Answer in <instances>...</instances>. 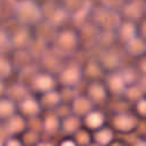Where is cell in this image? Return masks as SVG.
Wrapping results in <instances>:
<instances>
[{
    "mask_svg": "<svg viewBox=\"0 0 146 146\" xmlns=\"http://www.w3.org/2000/svg\"><path fill=\"white\" fill-rule=\"evenodd\" d=\"M21 110L26 115H34L39 112V105L34 99L26 98L21 104Z\"/></svg>",
    "mask_w": 146,
    "mask_h": 146,
    "instance_id": "4fadbf2b",
    "label": "cell"
},
{
    "mask_svg": "<svg viewBox=\"0 0 146 146\" xmlns=\"http://www.w3.org/2000/svg\"><path fill=\"white\" fill-rule=\"evenodd\" d=\"M14 113V103L9 99H0V116L6 117Z\"/></svg>",
    "mask_w": 146,
    "mask_h": 146,
    "instance_id": "2e32d148",
    "label": "cell"
},
{
    "mask_svg": "<svg viewBox=\"0 0 146 146\" xmlns=\"http://www.w3.org/2000/svg\"><path fill=\"white\" fill-rule=\"evenodd\" d=\"M10 73V64L2 57H0V81Z\"/></svg>",
    "mask_w": 146,
    "mask_h": 146,
    "instance_id": "7402d4cb",
    "label": "cell"
},
{
    "mask_svg": "<svg viewBox=\"0 0 146 146\" xmlns=\"http://www.w3.org/2000/svg\"><path fill=\"white\" fill-rule=\"evenodd\" d=\"M89 95L90 97L96 100V102H100L105 98V89L103 88V86L98 84V83H95L90 87L89 89Z\"/></svg>",
    "mask_w": 146,
    "mask_h": 146,
    "instance_id": "9a60e30c",
    "label": "cell"
},
{
    "mask_svg": "<svg viewBox=\"0 0 146 146\" xmlns=\"http://www.w3.org/2000/svg\"><path fill=\"white\" fill-rule=\"evenodd\" d=\"M15 16L19 21V23L24 25H33L41 19V10L40 8L30 0L19 1L15 8Z\"/></svg>",
    "mask_w": 146,
    "mask_h": 146,
    "instance_id": "6da1fadb",
    "label": "cell"
},
{
    "mask_svg": "<svg viewBox=\"0 0 146 146\" xmlns=\"http://www.w3.org/2000/svg\"><path fill=\"white\" fill-rule=\"evenodd\" d=\"M5 146H22V144L16 139H9Z\"/></svg>",
    "mask_w": 146,
    "mask_h": 146,
    "instance_id": "484cf974",
    "label": "cell"
},
{
    "mask_svg": "<svg viewBox=\"0 0 146 146\" xmlns=\"http://www.w3.org/2000/svg\"><path fill=\"white\" fill-rule=\"evenodd\" d=\"M144 11L143 2L139 0H133L124 7V14L130 18H138Z\"/></svg>",
    "mask_w": 146,
    "mask_h": 146,
    "instance_id": "ba28073f",
    "label": "cell"
},
{
    "mask_svg": "<svg viewBox=\"0 0 146 146\" xmlns=\"http://www.w3.org/2000/svg\"><path fill=\"white\" fill-rule=\"evenodd\" d=\"M137 111L141 115H146V99H141L137 104Z\"/></svg>",
    "mask_w": 146,
    "mask_h": 146,
    "instance_id": "603a6c76",
    "label": "cell"
},
{
    "mask_svg": "<svg viewBox=\"0 0 146 146\" xmlns=\"http://www.w3.org/2000/svg\"><path fill=\"white\" fill-rule=\"evenodd\" d=\"M63 127L67 132H74L79 128V120L75 117H68L64 121Z\"/></svg>",
    "mask_w": 146,
    "mask_h": 146,
    "instance_id": "d6986e66",
    "label": "cell"
},
{
    "mask_svg": "<svg viewBox=\"0 0 146 146\" xmlns=\"http://www.w3.org/2000/svg\"><path fill=\"white\" fill-rule=\"evenodd\" d=\"M60 146H76V144L73 141V140H64Z\"/></svg>",
    "mask_w": 146,
    "mask_h": 146,
    "instance_id": "4316f807",
    "label": "cell"
},
{
    "mask_svg": "<svg viewBox=\"0 0 146 146\" xmlns=\"http://www.w3.org/2000/svg\"><path fill=\"white\" fill-rule=\"evenodd\" d=\"M127 46L129 52L133 56H138L146 50V44L143 42V39H139L137 36L131 39L129 42H127Z\"/></svg>",
    "mask_w": 146,
    "mask_h": 146,
    "instance_id": "30bf717a",
    "label": "cell"
},
{
    "mask_svg": "<svg viewBox=\"0 0 146 146\" xmlns=\"http://www.w3.org/2000/svg\"><path fill=\"white\" fill-rule=\"evenodd\" d=\"M112 138H113V133L108 129H102V130L97 131L95 135V139L98 145H107V144H110Z\"/></svg>",
    "mask_w": 146,
    "mask_h": 146,
    "instance_id": "5bb4252c",
    "label": "cell"
},
{
    "mask_svg": "<svg viewBox=\"0 0 146 146\" xmlns=\"http://www.w3.org/2000/svg\"><path fill=\"white\" fill-rule=\"evenodd\" d=\"M80 76H81L80 70L76 66H70V67L65 68L62 72V75H60L62 81L66 86H73V84H75L76 82H79Z\"/></svg>",
    "mask_w": 146,
    "mask_h": 146,
    "instance_id": "5b68a950",
    "label": "cell"
},
{
    "mask_svg": "<svg viewBox=\"0 0 146 146\" xmlns=\"http://www.w3.org/2000/svg\"><path fill=\"white\" fill-rule=\"evenodd\" d=\"M112 146H120V145H117V144H114V145H112Z\"/></svg>",
    "mask_w": 146,
    "mask_h": 146,
    "instance_id": "f546056e",
    "label": "cell"
},
{
    "mask_svg": "<svg viewBox=\"0 0 146 146\" xmlns=\"http://www.w3.org/2000/svg\"><path fill=\"white\" fill-rule=\"evenodd\" d=\"M0 44H1V49H7L8 46H9V40L7 39V36L5 34H1L0 33Z\"/></svg>",
    "mask_w": 146,
    "mask_h": 146,
    "instance_id": "cb8c5ba5",
    "label": "cell"
},
{
    "mask_svg": "<svg viewBox=\"0 0 146 146\" xmlns=\"http://www.w3.org/2000/svg\"><path fill=\"white\" fill-rule=\"evenodd\" d=\"M43 100H44V103L48 106H52V105H56L59 102V96H58L57 92H55V91L51 90V91L46 92V95L43 97Z\"/></svg>",
    "mask_w": 146,
    "mask_h": 146,
    "instance_id": "ffe728a7",
    "label": "cell"
},
{
    "mask_svg": "<svg viewBox=\"0 0 146 146\" xmlns=\"http://www.w3.org/2000/svg\"><path fill=\"white\" fill-rule=\"evenodd\" d=\"M110 87L115 92H121L124 89V79L121 75H114L110 79Z\"/></svg>",
    "mask_w": 146,
    "mask_h": 146,
    "instance_id": "e0dca14e",
    "label": "cell"
},
{
    "mask_svg": "<svg viewBox=\"0 0 146 146\" xmlns=\"http://www.w3.org/2000/svg\"><path fill=\"white\" fill-rule=\"evenodd\" d=\"M120 36L125 42H129L131 39L136 38V29L133 24H131L130 22L122 24L120 27Z\"/></svg>",
    "mask_w": 146,
    "mask_h": 146,
    "instance_id": "7c38bea8",
    "label": "cell"
},
{
    "mask_svg": "<svg viewBox=\"0 0 146 146\" xmlns=\"http://www.w3.org/2000/svg\"><path fill=\"white\" fill-rule=\"evenodd\" d=\"M2 91H3V86H2V83H1V81H0V95L2 94Z\"/></svg>",
    "mask_w": 146,
    "mask_h": 146,
    "instance_id": "f1b7e54d",
    "label": "cell"
},
{
    "mask_svg": "<svg viewBox=\"0 0 146 146\" xmlns=\"http://www.w3.org/2000/svg\"><path fill=\"white\" fill-rule=\"evenodd\" d=\"M58 120L55 117V116H49L44 121V128L47 131H50V132H54L58 129Z\"/></svg>",
    "mask_w": 146,
    "mask_h": 146,
    "instance_id": "44dd1931",
    "label": "cell"
},
{
    "mask_svg": "<svg viewBox=\"0 0 146 146\" xmlns=\"http://www.w3.org/2000/svg\"><path fill=\"white\" fill-rule=\"evenodd\" d=\"M8 127H9L10 132L17 133V132H19V131L23 130V128H24V122H23V120H22L19 116H14V117L10 119Z\"/></svg>",
    "mask_w": 146,
    "mask_h": 146,
    "instance_id": "ac0fdd59",
    "label": "cell"
},
{
    "mask_svg": "<svg viewBox=\"0 0 146 146\" xmlns=\"http://www.w3.org/2000/svg\"><path fill=\"white\" fill-rule=\"evenodd\" d=\"M113 123H114L115 128L119 129L120 131H130L131 129H133V127L136 124V121L130 115L121 114V115H117L114 119Z\"/></svg>",
    "mask_w": 146,
    "mask_h": 146,
    "instance_id": "8992f818",
    "label": "cell"
},
{
    "mask_svg": "<svg viewBox=\"0 0 146 146\" xmlns=\"http://www.w3.org/2000/svg\"><path fill=\"white\" fill-rule=\"evenodd\" d=\"M96 22L104 29L111 30L119 24V16L116 15L115 11L111 9H105V10H100L97 13Z\"/></svg>",
    "mask_w": 146,
    "mask_h": 146,
    "instance_id": "7a4b0ae2",
    "label": "cell"
},
{
    "mask_svg": "<svg viewBox=\"0 0 146 146\" xmlns=\"http://www.w3.org/2000/svg\"><path fill=\"white\" fill-rule=\"evenodd\" d=\"M76 139H78V141H81L82 144L88 143V136H87V133H83V131L78 132V135H76Z\"/></svg>",
    "mask_w": 146,
    "mask_h": 146,
    "instance_id": "d4e9b609",
    "label": "cell"
},
{
    "mask_svg": "<svg viewBox=\"0 0 146 146\" xmlns=\"http://www.w3.org/2000/svg\"><path fill=\"white\" fill-rule=\"evenodd\" d=\"M38 146H52V145H50V144H48V143H41V144H39Z\"/></svg>",
    "mask_w": 146,
    "mask_h": 146,
    "instance_id": "83f0119b",
    "label": "cell"
},
{
    "mask_svg": "<svg viewBox=\"0 0 146 146\" xmlns=\"http://www.w3.org/2000/svg\"><path fill=\"white\" fill-rule=\"evenodd\" d=\"M0 146H3V145H2V143H1V141H0Z\"/></svg>",
    "mask_w": 146,
    "mask_h": 146,
    "instance_id": "4dcf8cb0",
    "label": "cell"
},
{
    "mask_svg": "<svg viewBox=\"0 0 146 146\" xmlns=\"http://www.w3.org/2000/svg\"><path fill=\"white\" fill-rule=\"evenodd\" d=\"M104 122V117L99 112H89L86 115V124L91 129H98Z\"/></svg>",
    "mask_w": 146,
    "mask_h": 146,
    "instance_id": "8fae6325",
    "label": "cell"
},
{
    "mask_svg": "<svg viewBox=\"0 0 146 146\" xmlns=\"http://www.w3.org/2000/svg\"><path fill=\"white\" fill-rule=\"evenodd\" d=\"M66 11L75 17H80L88 13L89 1L88 0H66Z\"/></svg>",
    "mask_w": 146,
    "mask_h": 146,
    "instance_id": "3957f363",
    "label": "cell"
},
{
    "mask_svg": "<svg viewBox=\"0 0 146 146\" xmlns=\"http://www.w3.org/2000/svg\"><path fill=\"white\" fill-rule=\"evenodd\" d=\"M76 44V36L70 31L63 32L57 39V48L60 51H72Z\"/></svg>",
    "mask_w": 146,
    "mask_h": 146,
    "instance_id": "277c9868",
    "label": "cell"
},
{
    "mask_svg": "<svg viewBox=\"0 0 146 146\" xmlns=\"http://www.w3.org/2000/svg\"><path fill=\"white\" fill-rule=\"evenodd\" d=\"M90 108H91V104L87 98L80 97L75 99L73 103V111L78 115H87L90 112Z\"/></svg>",
    "mask_w": 146,
    "mask_h": 146,
    "instance_id": "9c48e42d",
    "label": "cell"
},
{
    "mask_svg": "<svg viewBox=\"0 0 146 146\" xmlns=\"http://www.w3.org/2000/svg\"><path fill=\"white\" fill-rule=\"evenodd\" d=\"M33 84L38 90L43 91V92H48V91H51V89L54 87V80L48 74H41V75L35 76Z\"/></svg>",
    "mask_w": 146,
    "mask_h": 146,
    "instance_id": "52a82bcc",
    "label": "cell"
}]
</instances>
